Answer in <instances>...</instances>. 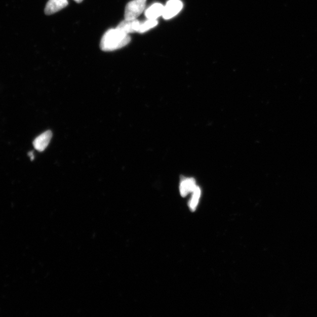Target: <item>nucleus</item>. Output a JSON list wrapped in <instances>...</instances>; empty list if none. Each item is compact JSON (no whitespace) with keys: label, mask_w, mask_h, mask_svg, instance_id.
I'll list each match as a JSON object with an SVG mask.
<instances>
[{"label":"nucleus","mask_w":317,"mask_h":317,"mask_svg":"<svg viewBox=\"0 0 317 317\" xmlns=\"http://www.w3.org/2000/svg\"><path fill=\"white\" fill-rule=\"evenodd\" d=\"M131 40L130 36L120 29H110L102 36L101 49L106 52L118 50L127 46Z\"/></svg>","instance_id":"1"},{"label":"nucleus","mask_w":317,"mask_h":317,"mask_svg":"<svg viewBox=\"0 0 317 317\" xmlns=\"http://www.w3.org/2000/svg\"><path fill=\"white\" fill-rule=\"evenodd\" d=\"M146 0H133L128 3L125 11V19L135 20L144 11Z\"/></svg>","instance_id":"2"},{"label":"nucleus","mask_w":317,"mask_h":317,"mask_svg":"<svg viewBox=\"0 0 317 317\" xmlns=\"http://www.w3.org/2000/svg\"><path fill=\"white\" fill-rule=\"evenodd\" d=\"M183 8V3L180 0H170L164 6L162 17L165 20H169L174 17Z\"/></svg>","instance_id":"3"},{"label":"nucleus","mask_w":317,"mask_h":317,"mask_svg":"<svg viewBox=\"0 0 317 317\" xmlns=\"http://www.w3.org/2000/svg\"><path fill=\"white\" fill-rule=\"evenodd\" d=\"M52 136V132L51 131H47L43 133L42 134L36 137L33 142L34 148L39 152H43L49 146Z\"/></svg>","instance_id":"4"},{"label":"nucleus","mask_w":317,"mask_h":317,"mask_svg":"<svg viewBox=\"0 0 317 317\" xmlns=\"http://www.w3.org/2000/svg\"><path fill=\"white\" fill-rule=\"evenodd\" d=\"M141 23L136 19L135 20H126L117 25V28L120 29L126 34H129L130 33L138 32L140 25Z\"/></svg>","instance_id":"5"},{"label":"nucleus","mask_w":317,"mask_h":317,"mask_svg":"<svg viewBox=\"0 0 317 317\" xmlns=\"http://www.w3.org/2000/svg\"><path fill=\"white\" fill-rule=\"evenodd\" d=\"M68 5V0H49L46 7L45 13L47 15L56 13L65 8Z\"/></svg>","instance_id":"6"},{"label":"nucleus","mask_w":317,"mask_h":317,"mask_svg":"<svg viewBox=\"0 0 317 317\" xmlns=\"http://www.w3.org/2000/svg\"><path fill=\"white\" fill-rule=\"evenodd\" d=\"M164 9V6L161 4H154L146 10L145 16L147 19L157 20V18L163 15Z\"/></svg>","instance_id":"7"},{"label":"nucleus","mask_w":317,"mask_h":317,"mask_svg":"<svg viewBox=\"0 0 317 317\" xmlns=\"http://www.w3.org/2000/svg\"><path fill=\"white\" fill-rule=\"evenodd\" d=\"M196 182L192 178L183 180L180 185V192L181 196L185 197L190 192H193L196 187Z\"/></svg>","instance_id":"8"},{"label":"nucleus","mask_w":317,"mask_h":317,"mask_svg":"<svg viewBox=\"0 0 317 317\" xmlns=\"http://www.w3.org/2000/svg\"><path fill=\"white\" fill-rule=\"evenodd\" d=\"M201 195V190L199 187L196 186L195 189L193 191L192 197H191L190 201L189 203V206L190 210L191 212H194L196 211L197 206L199 204V199H200Z\"/></svg>","instance_id":"9"},{"label":"nucleus","mask_w":317,"mask_h":317,"mask_svg":"<svg viewBox=\"0 0 317 317\" xmlns=\"http://www.w3.org/2000/svg\"><path fill=\"white\" fill-rule=\"evenodd\" d=\"M158 24L157 20L147 19L144 23H141L138 32L144 33L149 29L155 27Z\"/></svg>","instance_id":"10"},{"label":"nucleus","mask_w":317,"mask_h":317,"mask_svg":"<svg viewBox=\"0 0 317 317\" xmlns=\"http://www.w3.org/2000/svg\"><path fill=\"white\" fill-rule=\"evenodd\" d=\"M28 154H29V157L31 158V161L34 160V155H33V152H29Z\"/></svg>","instance_id":"11"},{"label":"nucleus","mask_w":317,"mask_h":317,"mask_svg":"<svg viewBox=\"0 0 317 317\" xmlns=\"http://www.w3.org/2000/svg\"><path fill=\"white\" fill-rule=\"evenodd\" d=\"M74 1H75V2H76V3H80L82 2L83 1V0H74Z\"/></svg>","instance_id":"12"}]
</instances>
